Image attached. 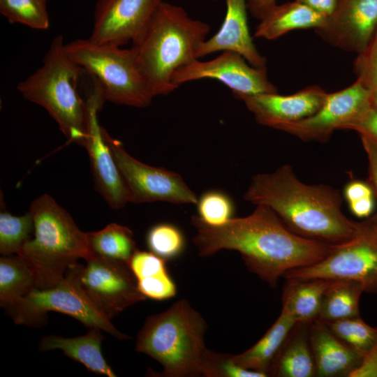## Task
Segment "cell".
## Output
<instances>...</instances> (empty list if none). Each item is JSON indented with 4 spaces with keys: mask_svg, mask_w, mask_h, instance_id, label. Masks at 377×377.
Returning <instances> with one entry per match:
<instances>
[{
    "mask_svg": "<svg viewBox=\"0 0 377 377\" xmlns=\"http://www.w3.org/2000/svg\"><path fill=\"white\" fill-rule=\"evenodd\" d=\"M6 310L17 325L39 327L47 320V312L55 311L71 316L89 328L101 329L118 339L130 338L94 306L67 274L56 286L35 288Z\"/></svg>",
    "mask_w": 377,
    "mask_h": 377,
    "instance_id": "obj_9",
    "label": "cell"
},
{
    "mask_svg": "<svg viewBox=\"0 0 377 377\" xmlns=\"http://www.w3.org/2000/svg\"><path fill=\"white\" fill-rule=\"evenodd\" d=\"M309 324L297 323L275 360L269 376L278 377L316 376V365L309 339Z\"/></svg>",
    "mask_w": 377,
    "mask_h": 377,
    "instance_id": "obj_24",
    "label": "cell"
},
{
    "mask_svg": "<svg viewBox=\"0 0 377 377\" xmlns=\"http://www.w3.org/2000/svg\"><path fill=\"white\" fill-rule=\"evenodd\" d=\"M350 377H377V339L371 350L364 356L360 365Z\"/></svg>",
    "mask_w": 377,
    "mask_h": 377,
    "instance_id": "obj_39",
    "label": "cell"
},
{
    "mask_svg": "<svg viewBox=\"0 0 377 377\" xmlns=\"http://www.w3.org/2000/svg\"><path fill=\"white\" fill-rule=\"evenodd\" d=\"M344 196L348 203H350L366 198L374 197V191L367 183L353 181L345 186Z\"/></svg>",
    "mask_w": 377,
    "mask_h": 377,
    "instance_id": "obj_40",
    "label": "cell"
},
{
    "mask_svg": "<svg viewBox=\"0 0 377 377\" xmlns=\"http://www.w3.org/2000/svg\"><path fill=\"white\" fill-rule=\"evenodd\" d=\"M209 30L207 23L192 19L182 7L161 2L131 47L154 97L177 89L174 73L197 59Z\"/></svg>",
    "mask_w": 377,
    "mask_h": 377,
    "instance_id": "obj_3",
    "label": "cell"
},
{
    "mask_svg": "<svg viewBox=\"0 0 377 377\" xmlns=\"http://www.w3.org/2000/svg\"><path fill=\"white\" fill-rule=\"evenodd\" d=\"M350 129L357 131L377 145V101H374L367 112Z\"/></svg>",
    "mask_w": 377,
    "mask_h": 377,
    "instance_id": "obj_37",
    "label": "cell"
},
{
    "mask_svg": "<svg viewBox=\"0 0 377 377\" xmlns=\"http://www.w3.org/2000/svg\"><path fill=\"white\" fill-rule=\"evenodd\" d=\"M205 78L223 83L238 98L277 92L276 86L267 77V68H256L242 55L231 51L222 52L209 61H192L177 69L172 81L178 88L182 84Z\"/></svg>",
    "mask_w": 377,
    "mask_h": 377,
    "instance_id": "obj_13",
    "label": "cell"
},
{
    "mask_svg": "<svg viewBox=\"0 0 377 377\" xmlns=\"http://www.w3.org/2000/svg\"><path fill=\"white\" fill-rule=\"evenodd\" d=\"M333 281L323 279L287 280L282 295V310L297 323H311L318 318L323 297Z\"/></svg>",
    "mask_w": 377,
    "mask_h": 377,
    "instance_id": "obj_23",
    "label": "cell"
},
{
    "mask_svg": "<svg viewBox=\"0 0 377 377\" xmlns=\"http://www.w3.org/2000/svg\"><path fill=\"white\" fill-rule=\"evenodd\" d=\"M276 4V0H247V9L253 17L261 20Z\"/></svg>",
    "mask_w": 377,
    "mask_h": 377,
    "instance_id": "obj_41",
    "label": "cell"
},
{
    "mask_svg": "<svg viewBox=\"0 0 377 377\" xmlns=\"http://www.w3.org/2000/svg\"><path fill=\"white\" fill-rule=\"evenodd\" d=\"M213 1H218V0H213Z\"/></svg>",
    "mask_w": 377,
    "mask_h": 377,
    "instance_id": "obj_45",
    "label": "cell"
},
{
    "mask_svg": "<svg viewBox=\"0 0 377 377\" xmlns=\"http://www.w3.org/2000/svg\"><path fill=\"white\" fill-rule=\"evenodd\" d=\"M361 140L368 158L369 185L377 197V145L366 137Z\"/></svg>",
    "mask_w": 377,
    "mask_h": 377,
    "instance_id": "obj_38",
    "label": "cell"
},
{
    "mask_svg": "<svg viewBox=\"0 0 377 377\" xmlns=\"http://www.w3.org/2000/svg\"><path fill=\"white\" fill-rule=\"evenodd\" d=\"M67 56L93 77L105 101L145 108L154 98L131 48L87 39L65 43Z\"/></svg>",
    "mask_w": 377,
    "mask_h": 377,
    "instance_id": "obj_7",
    "label": "cell"
},
{
    "mask_svg": "<svg viewBox=\"0 0 377 377\" xmlns=\"http://www.w3.org/2000/svg\"><path fill=\"white\" fill-rule=\"evenodd\" d=\"M207 328L202 315L188 300H180L146 319L138 334L135 350L161 364V376H202Z\"/></svg>",
    "mask_w": 377,
    "mask_h": 377,
    "instance_id": "obj_4",
    "label": "cell"
},
{
    "mask_svg": "<svg viewBox=\"0 0 377 377\" xmlns=\"http://www.w3.org/2000/svg\"><path fill=\"white\" fill-rule=\"evenodd\" d=\"M327 94L318 86H310L290 95L265 93L239 99L244 103L258 124L278 129L282 125L299 121L315 114L325 102Z\"/></svg>",
    "mask_w": 377,
    "mask_h": 377,
    "instance_id": "obj_17",
    "label": "cell"
},
{
    "mask_svg": "<svg viewBox=\"0 0 377 377\" xmlns=\"http://www.w3.org/2000/svg\"><path fill=\"white\" fill-rule=\"evenodd\" d=\"M315 30L330 45L360 54L377 30V0H339L325 24Z\"/></svg>",
    "mask_w": 377,
    "mask_h": 377,
    "instance_id": "obj_16",
    "label": "cell"
},
{
    "mask_svg": "<svg viewBox=\"0 0 377 377\" xmlns=\"http://www.w3.org/2000/svg\"><path fill=\"white\" fill-rule=\"evenodd\" d=\"M87 235L90 254L101 258L129 264L138 250L133 232L115 223Z\"/></svg>",
    "mask_w": 377,
    "mask_h": 377,
    "instance_id": "obj_26",
    "label": "cell"
},
{
    "mask_svg": "<svg viewBox=\"0 0 377 377\" xmlns=\"http://www.w3.org/2000/svg\"><path fill=\"white\" fill-rule=\"evenodd\" d=\"M103 339L101 330L91 327L86 334L73 338L45 336L41 339L38 349L41 352L59 349L66 356L82 364L90 371L115 377L116 374L101 353Z\"/></svg>",
    "mask_w": 377,
    "mask_h": 377,
    "instance_id": "obj_20",
    "label": "cell"
},
{
    "mask_svg": "<svg viewBox=\"0 0 377 377\" xmlns=\"http://www.w3.org/2000/svg\"><path fill=\"white\" fill-rule=\"evenodd\" d=\"M325 323L339 339L363 357L377 339V327L370 326L360 316Z\"/></svg>",
    "mask_w": 377,
    "mask_h": 377,
    "instance_id": "obj_29",
    "label": "cell"
},
{
    "mask_svg": "<svg viewBox=\"0 0 377 377\" xmlns=\"http://www.w3.org/2000/svg\"><path fill=\"white\" fill-rule=\"evenodd\" d=\"M0 12L11 23L37 30L50 27L46 3L40 0H0Z\"/></svg>",
    "mask_w": 377,
    "mask_h": 377,
    "instance_id": "obj_30",
    "label": "cell"
},
{
    "mask_svg": "<svg viewBox=\"0 0 377 377\" xmlns=\"http://www.w3.org/2000/svg\"><path fill=\"white\" fill-rule=\"evenodd\" d=\"M327 17L297 1L276 6L261 20L254 36L274 40L290 31L323 27Z\"/></svg>",
    "mask_w": 377,
    "mask_h": 377,
    "instance_id": "obj_22",
    "label": "cell"
},
{
    "mask_svg": "<svg viewBox=\"0 0 377 377\" xmlns=\"http://www.w3.org/2000/svg\"><path fill=\"white\" fill-rule=\"evenodd\" d=\"M136 279L167 272L165 259L155 253L137 250L129 262Z\"/></svg>",
    "mask_w": 377,
    "mask_h": 377,
    "instance_id": "obj_36",
    "label": "cell"
},
{
    "mask_svg": "<svg viewBox=\"0 0 377 377\" xmlns=\"http://www.w3.org/2000/svg\"><path fill=\"white\" fill-rule=\"evenodd\" d=\"M104 135L127 187L129 202L197 204L195 193L179 174L139 161L125 150L121 142L112 138L105 130Z\"/></svg>",
    "mask_w": 377,
    "mask_h": 377,
    "instance_id": "obj_11",
    "label": "cell"
},
{
    "mask_svg": "<svg viewBox=\"0 0 377 377\" xmlns=\"http://www.w3.org/2000/svg\"><path fill=\"white\" fill-rule=\"evenodd\" d=\"M364 292L356 281L334 280L323 297L318 318L332 322L360 316L359 302Z\"/></svg>",
    "mask_w": 377,
    "mask_h": 377,
    "instance_id": "obj_27",
    "label": "cell"
},
{
    "mask_svg": "<svg viewBox=\"0 0 377 377\" xmlns=\"http://www.w3.org/2000/svg\"><path fill=\"white\" fill-rule=\"evenodd\" d=\"M326 17L330 16L334 11L339 0H295Z\"/></svg>",
    "mask_w": 377,
    "mask_h": 377,
    "instance_id": "obj_42",
    "label": "cell"
},
{
    "mask_svg": "<svg viewBox=\"0 0 377 377\" xmlns=\"http://www.w3.org/2000/svg\"><path fill=\"white\" fill-rule=\"evenodd\" d=\"M147 244L152 253L168 259L176 257L183 251L185 241L178 228L170 223H163L149 230Z\"/></svg>",
    "mask_w": 377,
    "mask_h": 377,
    "instance_id": "obj_31",
    "label": "cell"
},
{
    "mask_svg": "<svg viewBox=\"0 0 377 377\" xmlns=\"http://www.w3.org/2000/svg\"><path fill=\"white\" fill-rule=\"evenodd\" d=\"M309 339L318 376L350 377L362 361V355L339 339L319 318L309 324Z\"/></svg>",
    "mask_w": 377,
    "mask_h": 377,
    "instance_id": "obj_19",
    "label": "cell"
},
{
    "mask_svg": "<svg viewBox=\"0 0 377 377\" xmlns=\"http://www.w3.org/2000/svg\"><path fill=\"white\" fill-rule=\"evenodd\" d=\"M34 233V220L30 212L13 216L4 209L0 212V253L18 255Z\"/></svg>",
    "mask_w": 377,
    "mask_h": 377,
    "instance_id": "obj_28",
    "label": "cell"
},
{
    "mask_svg": "<svg viewBox=\"0 0 377 377\" xmlns=\"http://www.w3.org/2000/svg\"><path fill=\"white\" fill-rule=\"evenodd\" d=\"M162 0H98L89 39L122 46L145 29Z\"/></svg>",
    "mask_w": 377,
    "mask_h": 377,
    "instance_id": "obj_14",
    "label": "cell"
},
{
    "mask_svg": "<svg viewBox=\"0 0 377 377\" xmlns=\"http://www.w3.org/2000/svg\"><path fill=\"white\" fill-rule=\"evenodd\" d=\"M352 213L359 218L369 217L374 208V197L366 198L348 203Z\"/></svg>",
    "mask_w": 377,
    "mask_h": 377,
    "instance_id": "obj_43",
    "label": "cell"
},
{
    "mask_svg": "<svg viewBox=\"0 0 377 377\" xmlns=\"http://www.w3.org/2000/svg\"><path fill=\"white\" fill-rule=\"evenodd\" d=\"M202 376L205 377H266V374L249 370L237 364L232 355L207 348L202 363Z\"/></svg>",
    "mask_w": 377,
    "mask_h": 377,
    "instance_id": "obj_33",
    "label": "cell"
},
{
    "mask_svg": "<svg viewBox=\"0 0 377 377\" xmlns=\"http://www.w3.org/2000/svg\"><path fill=\"white\" fill-rule=\"evenodd\" d=\"M374 102L370 89L357 79L342 90L328 93L320 108L311 117L282 125L278 130L304 141L325 142L334 131L350 129Z\"/></svg>",
    "mask_w": 377,
    "mask_h": 377,
    "instance_id": "obj_12",
    "label": "cell"
},
{
    "mask_svg": "<svg viewBox=\"0 0 377 377\" xmlns=\"http://www.w3.org/2000/svg\"><path fill=\"white\" fill-rule=\"evenodd\" d=\"M84 260L85 265L76 263L66 274L109 320L146 299L129 264L91 254Z\"/></svg>",
    "mask_w": 377,
    "mask_h": 377,
    "instance_id": "obj_10",
    "label": "cell"
},
{
    "mask_svg": "<svg viewBox=\"0 0 377 377\" xmlns=\"http://www.w3.org/2000/svg\"><path fill=\"white\" fill-rule=\"evenodd\" d=\"M198 216L206 223L219 226L232 219L234 205L230 197L219 191H208L198 200Z\"/></svg>",
    "mask_w": 377,
    "mask_h": 377,
    "instance_id": "obj_32",
    "label": "cell"
},
{
    "mask_svg": "<svg viewBox=\"0 0 377 377\" xmlns=\"http://www.w3.org/2000/svg\"><path fill=\"white\" fill-rule=\"evenodd\" d=\"M283 277L353 281L360 283L364 292L377 294V214L359 222L356 235L344 243L332 244L322 260L291 269Z\"/></svg>",
    "mask_w": 377,
    "mask_h": 377,
    "instance_id": "obj_8",
    "label": "cell"
},
{
    "mask_svg": "<svg viewBox=\"0 0 377 377\" xmlns=\"http://www.w3.org/2000/svg\"><path fill=\"white\" fill-rule=\"evenodd\" d=\"M355 70L364 85L370 89L377 101V30L366 49L359 54Z\"/></svg>",
    "mask_w": 377,
    "mask_h": 377,
    "instance_id": "obj_34",
    "label": "cell"
},
{
    "mask_svg": "<svg viewBox=\"0 0 377 377\" xmlns=\"http://www.w3.org/2000/svg\"><path fill=\"white\" fill-rule=\"evenodd\" d=\"M191 223L195 230L193 242L200 256L236 251L246 267L272 288L287 272L322 260L332 246L294 233L264 205H256L249 216L221 225H209L198 215L191 216Z\"/></svg>",
    "mask_w": 377,
    "mask_h": 377,
    "instance_id": "obj_1",
    "label": "cell"
},
{
    "mask_svg": "<svg viewBox=\"0 0 377 377\" xmlns=\"http://www.w3.org/2000/svg\"><path fill=\"white\" fill-rule=\"evenodd\" d=\"M64 45L63 36H56L43 65L20 82L17 89L25 99L45 109L70 141L84 146L88 133V108L77 90L83 69L67 56Z\"/></svg>",
    "mask_w": 377,
    "mask_h": 377,
    "instance_id": "obj_6",
    "label": "cell"
},
{
    "mask_svg": "<svg viewBox=\"0 0 377 377\" xmlns=\"http://www.w3.org/2000/svg\"><path fill=\"white\" fill-rule=\"evenodd\" d=\"M226 13L219 30L198 47L196 58L231 51L242 55L251 66L266 68L267 59L256 47L247 22V0H226Z\"/></svg>",
    "mask_w": 377,
    "mask_h": 377,
    "instance_id": "obj_18",
    "label": "cell"
},
{
    "mask_svg": "<svg viewBox=\"0 0 377 377\" xmlns=\"http://www.w3.org/2000/svg\"><path fill=\"white\" fill-rule=\"evenodd\" d=\"M36 288L34 274L18 255L0 258V306L5 309L15 304Z\"/></svg>",
    "mask_w": 377,
    "mask_h": 377,
    "instance_id": "obj_25",
    "label": "cell"
},
{
    "mask_svg": "<svg viewBox=\"0 0 377 377\" xmlns=\"http://www.w3.org/2000/svg\"><path fill=\"white\" fill-rule=\"evenodd\" d=\"M105 101L96 84L87 101L89 114L88 133L84 147L89 154L96 187L113 209L123 207L129 202L127 187L105 138L98 121V111Z\"/></svg>",
    "mask_w": 377,
    "mask_h": 377,
    "instance_id": "obj_15",
    "label": "cell"
},
{
    "mask_svg": "<svg viewBox=\"0 0 377 377\" xmlns=\"http://www.w3.org/2000/svg\"><path fill=\"white\" fill-rule=\"evenodd\" d=\"M297 322L284 311L253 346L238 355L233 361L245 369L269 376L272 367Z\"/></svg>",
    "mask_w": 377,
    "mask_h": 377,
    "instance_id": "obj_21",
    "label": "cell"
},
{
    "mask_svg": "<svg viewBox=\"0 0 377 377\" xmlns=\"http://www.w3.org/2000/svg\"><path fill=\"white\" fill-rule=\"evenodd\" d=\"M244 199L269 207L294 233L330 244L353 239L359 229V222L343 213L339 190L303 183L288 164L253 176Z\"/></svg>",
    "mask_w": 377,
    "mask_h": 377,
    "instance_id": "obj_2",
    "label": "cell"
},
{
    "mask_svg": "<svg viewBox=\"0 0 377 377\" xmlns=\"http://www.w3.org/2000/svg\"><path fill=\"white\" fill-rule=\"evenodd\" d=\"M137 283L146 298L162 300L175 297L177 293L175 283L168 272L138 279Z\"/></svg>",
    "mask_w": 377,
    "mask_h": 377,
    "instance_id": "obj_35",
    "label": "cell"
},
{
    "mask_svg": "<svg viewBox=\"0 0 377 377\" xmlns=\"http://www.w3.org/2000/svg\"><path fill=\"white\" fill-rule=\"evenodd\" d=\"M40 1H41L42 2H43V3H47V0H40Z\"/></svg>",
    "mask_w": 377,
    "mask_h": 377,
    "instance_id": "obj_44",
    "label": "cell"
},
{
    "mask_svg": "<svg viewBox=\"0 0 377 377\" xmlns=\"http://www.w3.org/2000/svg\"><path fill=\"white\" fill-rule=\"evenodd\" d=\"M29 212L34 237L18 256L33 271L37 288H51L63 280L67 269L78 259L86 260L90 256L87 235L48 194L34 200Z\"/></svg>",
    "mask_w": 377,
    "mask_h": 377,
    "instance_id": "obj_5",
    "label": "cell"
}]
</instances>
